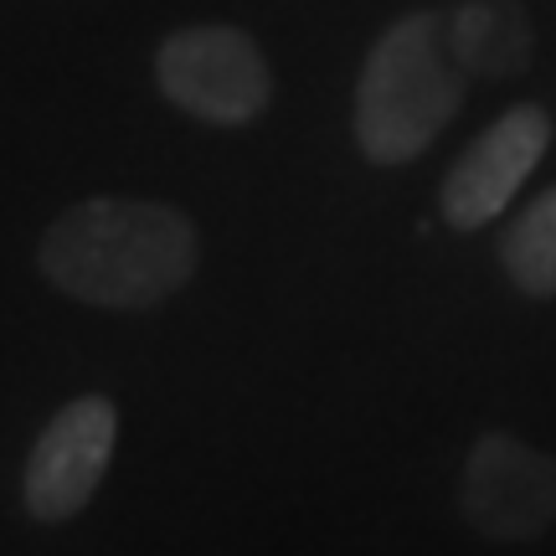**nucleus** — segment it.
<instances>
[{"mask_svg": "<svg viewBox=\"0 0 556 556\" xmlns=\"http://www.w3.org/2000/svg\"><path fill=\"white\" fill-rule=\"evenodd\" d=\"M155 88L180 114L217 129H242L274 103V73L263 47L227 21H197L160 41Z\"/></svg>", "mask_w": 556, "mask_h": 556, "instance_id": "nucleus-3", "label": "nucleus"}, {"mask_svg": "<svg viewBox=\"0 0 556 556\" xmlns=\"http://www.w3.org/2000/svg\"><path fill=\"white\" fill-rule=\"evenodd\" d=\"M552 150V114L541 103H510L500 119L479 129V139L448 165L438 212L454 232H479L510 212L520 186L536 176V165Z\"/></svg>", "mask_w": 556, "mask_h": 556, "instance_id": "nucleus-5", "label": "nucleus"}, {"mask_svg": "<svg viewBox=\"0 0 556 556\" xmlns=\"http://www.w3.org/2000/svg\"><path fill=\"white\" fill-rule=\"evenodd\" d=\"M41 274L93 309H155L201 263V232L180 206L139 197H88L41 232Z\"/></svg>", "mask_w": 556, "mask_h": 556, "instance_id": "nucleus-1", "label": "nucleus"}, {"mask_svg": "<svg viewBox=\"0 0 556 556\" xmlns=\"http://www.w3.org/2000/svg\"><path fill=\"white\" fill-rule=\"evenodd\" d=\"M469 73L448 47V16L422 5L397 16L361 62L351 135L371 165H413L464 103Z\"/></svg>", "mask_w": 556, "mask_h": 556, "instance_id": "nucleus-2", "label": "nucleus"}, {"mask_svg": "<svg viewBox=\"0 0 556 556\" xmlns=\"http://www.w3.org/2000/svg\"><path fill=\"white\" fill-rule=\"evenodd\" d=\"M505 278L526 299H556V186L520 206V217L500 238Z\"/></svg>", "mask_w": 556, "mask_h": 556, "instance_id": "nucleus-8", "label": "nucleus"}, {"mask_svg": "<svg viewBox=\"0 0 556 556\" xmlns=\"http://www.w3.org/2000/svg\"><path fill=\"white\" fill-rule=\"evenodd\" d=\"M114 443H119V407L103 392H83L67 402L31 443L26 475H21L26 516L41 526L83 516L114 464Z\"/></svg>", "mask_w": 556, "mask_h": 556, "instance_id": "nucleus-4", "label": "nucleus"}, {"mask_svg": "<svg viewBox=\"0 0 556 556\" xmlns=\"http://www.w3.org/2000/svg\"><path fill=\"white\" fill-rule=\"evenodd\" d=\"M458 510L484 541H536L556 526V458L516 433H479L464 464Z\"/></svg>", "mask_w": 556, "mask_h": 556, "instance_id": "nucleus-6", "label": "nucleus"}, {"mask_svg": "<svg viewBox=\"0 0 556 556\" xmlns=\"http://www.w3.org/2000/svg\"><path fill=\"white\" fill-rule=\"evenodd\" d=\"M448 16V47L469 78L505 83L536 58V26L520 0H458Z\"/></svg>", "mask_w": 556, "mask_h": 556, "instance_id": "nucleus-7", "label": "nucleus"}]
</instances>
